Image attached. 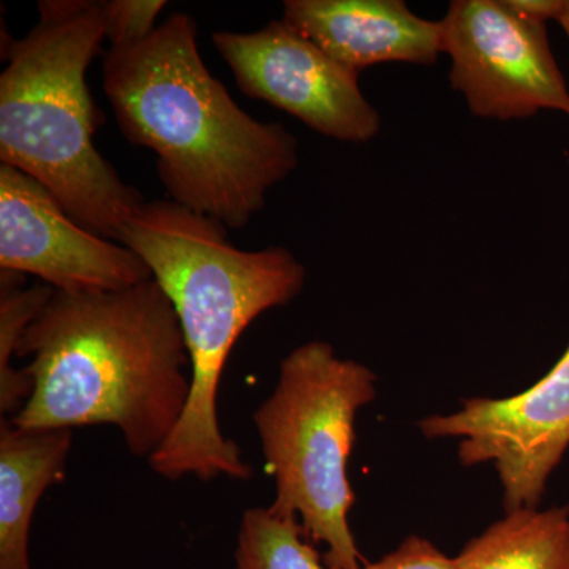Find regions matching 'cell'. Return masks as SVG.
I'll return each mask as SVG.
<instances>
[{
    "mask_svg": "<svg viewBox=\"0 0 569 569\" xmlns=\"http://www.w3.org/2000/svg\"><path fill=\"white\" fill-rule=\"evenodd\" d=\"M119 244L151 269L174 306L190 356L189 402L149 466L171 481H247L252 467L220 430V380L228 356L254 318L301 295L305 264L287 247L238 249L228 241L224 224L170 200L146 201L123 224Z\"/></svg>",
    "mask_w": 569,
    "mask_h": 569,
    "instance_id": "cell-3",
    "label": "cell"
},
{
    "mask_svg": "<svg viewBox=\"0 0 569 569\" xmlns=\"http://www.w3.org/2000/svg\"><path fill=\"white\" fill-rule=\"evenodd\" d=\"M17 358H31L32 395L14 426H112L148 460L174 432L192 387L178 313L153 279L118 291L54 290Z\"/></svg>",
    "mask_w": 569,
    "mask_h": 569,
    "instance_id": "cell-2",
    "label": "cell"
},
{
    "mask_svg": "<svg viewBox=\"0 0 569 569\" xmlns=\"http://www.w3.org/2000/svg\"><path fill=\"white\" fill-rule=\"evenodd\" d=\"M283 20L356 71L377 63L430 66L441 52L440 21L403 0H287Z\"/></svg>",
    "mask_w": 569,
    "mask_h": 569,
    "instance_id": "cell-10",
    "label": "cell"
},
{
    "mask_svg": "<svg viewBox=\"0 0 569 569\" xmlns=\"http://www.w3.org/2000/svg\"><path fill=\"white\" fill-rule=\"evenodd\" d=\"M39 13L24 39L3 44L0 162L47 187L82 228L119 242L146 200L93 142L100 119L86 73L107 39L102 2L41 0Z\"/></svg>",
    "mask_w": 569,
    "mask_h": 569,
    "instance_id": "cell-4",
    "label": "cell"
},
{
    "mask_svg": "<svg viewBox=\"0 0 569 569\" xmlns=\"http://www.w3.org/2000/svg\"><path fill=\"white\" fill-rule=\"evenodd\" d=\"M54 288L43 282L26 287L21 272H0V413L17 417L32 395V380L11 366L22 336L50 301Z\"/></svg>",
    "mask_w": 569,
    "mask_h": 569,
    "instance_id": "cell-13",
    "label": "cell"
},
{
    "mask_svg": "<svg viewBox=\"0 0 569 569\" xmlns=\"http://www.w3.org/2000/svg\"><path fill=\"white\" fill-rule=\"evenodd\" d=\"M73 430L0 425V569H32L29 539L41 496L63 475Z\"/></svg>",
    "mask_w": 569,
    "mask_h": 569,
    "instance_id": "cell-11",
    "label": "cell"
},
{
    "mask_svg": "<svg viewBox=\"0 0 569 569\" xmlns=\"http://www.w3.org/2000/svg\"><path fill=\"white\" fill-rule=\"evenodd\" d=\"M455 560L458 569H569V508L507 512Z\"/></svg>",
    "mask_w": 569,
    "mask_h": 569,
    "instance_id": "cell-12",
    "label": "cell"
},
{
    "mask_svg": "<svg viewBox=\"0 0 569 569\" xmlns=\"http://www.w3.org/2000/svg\"><path fill=\"white\" fill-rule=\"evenodd\" d=\"M234 569H332L295 516L247 509L239 526Z\"/></svg>",
    "mask_w": 569,
    "mask_h": 569,
    "instance_id": "cell-14",
    "label": "cell"
},
{
    "mask_svg": "<svg viewBox=\"0 0 569 569\" xmlns=\"http://www.w3.org/2000/svg\"><path fill=\"white\" fill-rule=\"evenodd\" d=\"M377 397V376L342 359L328 342L295 348L280 362L272 395L253 413L266 467L276 482L272 511L295 516L313 542H325L332 569H362L351 531L355 492L348 462L359 410Z\"/></svg>",
    "mask_w": 569,
    "mask_h": 569,
    "instance_id": "cell-5",
    "label": "cell"
},
{
    "mask_svg": "<svg viewBox=\"0 0 569 569\" xmlns=\"http://www.w3.org/2000/svg\"><path fill=\"white\" fill-rule=\"evenodd\" d=\"M440 29L449 81L475 116L507 122L549 110L569 118L567 81L545 24L522 20L505 0H455Z\"/></svg>",
    "mask_w": 569,
    "mask_h": 569,
    "instance_id": "cell-6",
    "label": "cell"
},
{
    "mask_svg": "<svg viewBox=\"0 0 569 569\" xmlns=\"http://www.w3.org/2000/svg\"><path fill=\"white\" fill-rule=\"evenodd\" d=\"M559 24L563 28V31L567 33L569 39V0H565V9L563 13H561Z\"/></svg>",
    "mask_w": 569,
    "mask_h": 569,
    "instance_id": "cell-18",
    "label": "cell"
},
{
    "mask_svg": "<svg viewBox=\"0 0 569 569\" xmlns=\"http://www.w3.org/2000/svg\"><path fill=\"white\" fill-rule=\"evenodd\" d=\"M0 268L66 293L118 291L152 279L132 249L74 222L31 176L0 163Z\"/></svg>",
    "mask_w": 569,
    "mask_h": 569,
    "instance_id": "cell-9",
    "label": "cell"
},
{
    "mask_svg": "<svg viewBox=\"0 0 569 569\" xmlns=\"http://www.w3.org/2000/svg\"><path fill=\"white\" fill-rule=\"evenodd\" d=\"M426 438H458L459 460L492 463L505 512L539 508L550 475L569 448V346L556 366L520 395L462 400L451 415L419 421Z\"/></svg>",
    "mask_w": 569,
    "mask_h": 569,
    "instance_id": "cell-7",
    "label": "cell"
},
{
    "mask_svg": "<svg viewBox=\"0 0 569 569\" xmlns=\"http://www.w3.org/2000/svg\"><path fill=\"white\" fill-rule=\"evenodd\" d=\"M362 569H458L456 560L436 548L429 539L410 537L392 552Z\"/></svg>",
    "mask_w": 569,
    "mask_h": 569,
    "instance_id": "cell-16",
    "label": "cell"
},
{
    "mask_svg": "<svg viewBox=\"0 0 569 569\" xmlns=\"http://www.w3.org/2000/svg\"><path fill=\"white\" fill-rule=\"evenodd\" d=\"M103 91L123 137L156 153L170 201L227 228H246L298 167L290 130L247 114L212 77L190 14H171L148 39L111 47Z\"/></svg>",
    "mask_w": 569,
    "mask_h": 569,
    "instance_id": "cell-1",
    "label": "cell"
},
{
    "mask_svg": "<svg viewBox=\"0 0 569 569\" xmlns=\"http://www.w3.org/2000/svg\"><path fill=\"white\" fill-rule=\"evenodd\" d=\"M509 9L522 20L535 24H548V21L559 22L565 9V0H505Z\"/></svg>",
    "mask_w": 569,
    "mask_h": 569,
    "instance_id": "cell-17",
    "label": "cell"
},
{
    "mask_svg": "<svg viewBox=\"0 0 569 569\" xmlns=\"http://www.w3.org/2000/svg\"><path fill=\"white\" fill-rule=\"evenodd\" d=\"M212 44L250 99L332 140L361 144L380 133V112L359 88V71L336 61L283 18L260 31L213 32Z\"/></svg>",
    "mask_w": 569,
    "mask_h": 569,
    "instance_id": "cell-8",
    "label": "cell"
},
{
    "mask_svg": "<svg viewBox=\"0 0 569 569\" xmlns=\"http://www.w3.org/2000/svg\"><path fill=\"white\" fill-rule=\"evenodd\" d=\"M104 32L111 47H123L148 39L159 26L157 18L164 0H110L102 2Z\"/></svg>",
    "mask_w": 569,
    "mask_h": 569,
    "instance_id": "cell-15",
    "label": "cell"
}]
</instances>
